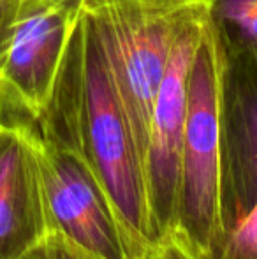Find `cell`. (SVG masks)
<instances>
[{"label": "cell", "mask_w": 257, "mask_h": 259, "mask_svg": "<svg viewBox=\"0 0 257 259\" xmlns=\"http://www.w3.org/2000/svg\"><path fill=\"white\" fill-rule=\"evenodd\" d=\"M34 131L6 127L0 136V259H21L48 235Z\"/></svg>", "instance_id": "ba28073f"}, {"label": "cell", "mask_w": 257, "mask_h": 259, "mask_svg": "<svg viewBox=\"0 0 257 259\" xmlns=\"http://www.w3.org/2000/svg\"><path fill=\"white\" fill-rule=\"evenodd\" d=\"M79 0H30L0 53V123L37 127L55 90Z\"/></svg>", "instance_id": "277c9868"}, {"label": "cell", "mask_w": 257, "mask_h": 259, "mask_svg": "<svg viewBox=\"0 0 257 259\" xmlns=\"http://www.w3.org/2000/svg\"><path fill=\"white\" fill-rule=\"evenodd\" d=\"M212 2V18L224 48L257 46V0Z\"/></svg>", "instance_id": "9c48e42d"}, {"label": "cell", "mask_w": 257, "mask_h": 259, "mask_svg": "<svg viewBox=\"0 0 257 259\" xmlns=\"http://www.w3.org/2000/svg\"><path fill=\"white\" fill-rule=\"evenodd\" d=\"M34 152L48 233H59L104 259H127L120 229L85 164L41 138L37 129Z\"/></svg>", "instance_id": "5b68a950"}, {"label": "cell", "mask_w": 257, "mask_h": 259, "mask_svg": "<svg viewBox=\"0 0 257 259\" xmlns=\"http://www.w3.org/2000/svg\"><path fill=\"white\" fill-rule=\"evenodd\" d=\"M21 259H104L83 247L76 245L59 233H48Z\"/></svg>", "instance_id": "7c38bea8"}, {"label": "cell", "mask_w": 257, "mask_h": 259, "mask_svg": "<svg viewBox=\"0 0 257 259\" xmlns=\"http://www.w3.org/2000/svg\"><path fill=\"white\" fill-rule=\"evenodd\" d=\"M134 259H210L180 224L159 233Z\"/></svg>", "instance_id": "30bf717a"}, {"label": "cell", "mask_w": 257, "mask_h": 259, "mask_svg": "<svg viewBox=\"0 0 257 259\" xmlns=\"http://www.w3.org/2000/svg\"><path fill=\"white\" fill-rule=\"evenodd\" d=\"M222 65L224 48L213 18H210L195 53L189 81L176 222L208 257L226 235L220 143Z\"/></svg>", "instance_id": "3957f363"}, {"label": "cell", "mask_w": 257, "mask_h": 259, "mask_svg": "<svg viewBox=\"0 0 257 259\" xmlns=\"http://www.w3.org/2000/svg\"><path fill=\"white\" fill-rule=\"evenodd\" d=\"M4 129H6V127L2 125V123H0V136H2V133H4Z\"/></svg>", "instance_id": "5bb4252c"}, {"label": "cell", "mask_w": 257, "mask_h": 259, "mask_svg": "<svg viewBox=\"0 0 257 259\" xmlns=\"http://www.w3.org/2000/svg\"><path fill=\"white\" fill-rule=\"evenodd\" d=\"M117 96L148 191L155 96L183 30L212 16V0H79ZM150 199V196H148Z\"/></svg>", "instance_id": "7a4b0ae2"}, {"label": "cell", "mask_w": 257, "mask_h": 259, "mask_svg": "<svg viewBox=\"0 0 257 259\" xmlns=\"http://www.w3.org/2000/svg\"><path fill=\"white\" fill-rule=\"evenodd\" d=\"M35 129L85 164L120 229L127 259L136 257L155 238L150 199L127 122L81 6L53 96Z\"/></svg>", "instance_id": "6da1fadb"}, {"label": "cell", "mask_w": 257, "mask_h": 259, "mask_svg": "<svg viewBox=\"0 0 257 259\" xmlns=\"http://www.w3.org/2000/svg\"><path fill=\"white\" fill-rule=\"evenodd\" d=\"M220 143L227 231L257 201V46L224 48Z\"/></svg>", "instance_id": "52a82bcc"}, {"label": "cell", "mask_w": 257, "mask_h": 259, "mask_svg": "<svg viewBox=\"0 0 257 259\" xmlns=\"http://www.w3.org/2000/svg\"><path fill=\"white\" fill-rule=\"evenodd\" d=\"M210 18L212 16L190 25L178 37L155 96L148 148V196L155 236L178 222L189 81L195 53Z\"/></svg>", "instance_id": "8992f818"}, {"label": "cell", "mask_w": 257, "mask_h": 259, "mask_svg": "<svg viewBox=\"0 0 257 259\" xmlns=\"http://www.w3.org/2000/svg\"><path fill=\"white\" fill-rule=\"evenodd\" d=\"M30 0H0V53Z\"/></svg>", "instance_id": "4fadbf2b"}, {"label": "cell", "mask_w": 257, "mask_h": 259, "mask_svg": "<svg viewBox=\"0 0 257 259\" xmlns=\"http://www.w3.org/2000/svg\"><path fill=\"white\" fill-rule=\"evenodd\" d=\"M210 259H257V201L227 229Z\"/></svg>", "instance_id": "8fae6325"}]
</instances>
